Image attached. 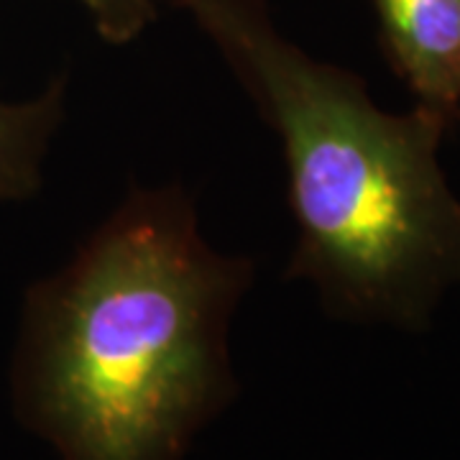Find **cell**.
Listing matches in <instances>:
<instances>
[{"label": "cell", "mask_w": 460, "mask_h": 460, "mask_svg": "<svg viewBox=\"0 0 460 460\" xmlns=\"http://www.w3.org/2000/svg\"><path fill=\"white\" fill-rule=\"evenodd\" d=\"M251 279L202 238L184 190H133L26 292L21 422L62 460H181L235 394L228 328Z\"/></svg>", "instance_id": "1"}, {"label": "cell", "mask_w": 460, "mask_h": 460, "mask_svg": "<svg viewBox=\"0 0 460 460\" xmlns=\"http://www.w3.org/2000/svg\"><path fill=\"white\" fill-rule=\"evenodd\" d=\"M108 44H128L156 18V0H80Z\"/></svg>", "instance_id": "5"}, {"label": "cell", "mask_w": 460, "mask_h": 460, "mask_svg": "<svg viewBox=\"0 0 460 460\" xmlns=\"http://www.w3.org/2000/svg\"><path fill=\"white\" fill-rule=\"evenodd\" d=\"M66 83H51L26 102L0 100V202L31 198L41 187L44 156L65 118Z\"/></svg>", "instance_id": "4"}, {"label": "cell", "mask_w": 460, "mask_h": 460, "mask_svg": "<svg viewBox=\"0 0 460 460\" xmlns=\"http://www.w3.org/2000/svg\"><path fill=\"white\" fill-rule=\"evenodd\" d=\"M378 39L417 105L460 123V0H371Z\"/></svg>", "instance_id": "3"}, {"label": "cell", "mask_w": 460, "mask_h": 460, "mask_svg": "<svg viewBox=\"0 0 460 460\" xmlns=\"http://www.w3.org/2000/svg\"><path fill=\"white\" fill-rule=\"evenodd\" d=\"M277 131L296 246L292 279L335 317L422 330L460 281V199L440 166L443 115L376 108L361 77L287 41L266 0H177Z\"/></svg>", "instance_id": "2"}]
</instances>
